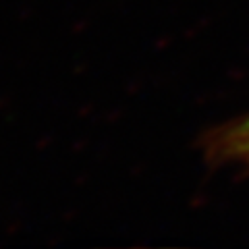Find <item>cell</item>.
Listing matches in <instances>:
<instances>
[{
	"label": "cell",
	"instance_id": "cell-1",
	"mask_svg": "<svg viewBox=\"0 0 249 249\" xmlns=\"http://www.w3.org/2000/svg\"><path fill=\"white\" fill-rule=\"evenodd\" d=\"M245 147H249V114L235 121V123L227 124V127L220 129L214 135L212 152L216 156L235 160L237 154L243 152Z\"/></svg>",
	"mask_w": 249,
	"mask_h": 249
},
{
	"label": "cell",
	"instance_id": "cell-2",
	"mask_svg": "<svg viewBox=\"0 0 249 249\" xmlns=\"http://www.w3.org/2000/svg\"><path fill=\"white\" fill-rule=\"evenodd\" d=\"M235 160H243V162H249V147H245L243 152H239Z\"/></svg>",
	"mask_w": 249,
	"mask_h": 249
}]
</instances>
